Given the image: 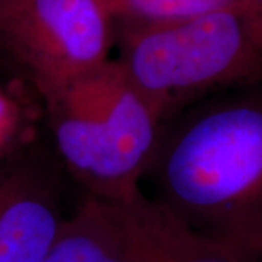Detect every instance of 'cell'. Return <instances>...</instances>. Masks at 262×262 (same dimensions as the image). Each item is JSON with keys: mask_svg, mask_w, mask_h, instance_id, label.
Returning a JSON list of instances; mask_svg holds the SVG:
<instances>
[{"mask_svg": "<svg viewBox=\"0 0 262 262\" xmlns=\"http://www.w3.org/2000/svg\"><path fill=\"white\" fill-rule=\"evenodd\" d=\"M245 255H248L249 258L251 256H256V255H262V237L256 239L255 242L249 245L246 249H245Z\"/></svg>", "mask_w": 262, "mask_h": 262, "instance_id": "30bf717a", "label": "cell"}, {"mask_svg": "<svg viewBox=\"0 0 262 262\" xmlns=\"http://www.w3.org/2000/svg\"><path fill=\"white\" fill-rule=\"evenodd\" d=\"M113 24L147 27L178 22L230 8L245 0H98Z\"/></svg>", "mask_w": 262, "mask_h": 262, "instance_id": "ba28073f", "label": "cell"}, {"mask_svg": "<svg viewBox=\"0 0 262 262\" xmlns=\"http://www.w3.org/2000/svg\"><path fill=\"white\" fill-rule=\"evenodd\" d=\"M42 262H137L114 201L86 195L66 217Z\"/></svg>", "mask_w": 262, "mask_h": 262, "instance_id": "52a82bcc", "label": "cell"}, {"mask_svg": "<svg viewBox=\"0 0 262 262\" xmlns=\"http://www.w3.org/2000/svg\"><path fill=\"white\" fill-rule=\"evenodd\" d=\"M22 127V114L15 101L0 91V156L15 149Z\"/></svg>", "mask_w": 262, "mask_h": 262, "instance_id": "9c48e42d", "label": "cell"}, {"mask_svg": "<svg viewBox=\"0 0 262 262\" xmlns=\"http://www.w3.org/2000/svg\"><path fill=\"white\" fill-rule=\"evenodd\" d=\"M249 3H252L255 8H261L262 6V0H248Z\"/></svg>", "mask_w": 262, "mask_h": 262, "instance_id": "8fae6325", "label": "cell"}, {"mask_svg": "<svg viewBox=\"0 0 262 262\" xmlns=\"http://www.w3.org/2000/svg\"><path fill=\"white\" fill-rule=\"evenodd\" d=\"M113 35L98 0H0V42L46 105L110 60Z\"/></svg>", "mask_w": 262, "mask_h": 262, "instance_id": "277c9868", "label": "cell"}, {"mask_svg": "<svg viewBox=\"0 0 262 262\" xmlns=\"http://www.w3.org/2000/svg\"><path fill=\"white\" fill-rule=\"evenodd\" d=\"M114 203L137 262H249L248 255L181 223L140 189Z\"/></svg>", "mask_w": 262, "mask_h": 262, "instance_id": "8992f818", "label": "cell"}, {"mask_svg": "<svg viewBox=\"0 0 262 262\" xmlns=\"http://www.w3.org/2000/svg\"><path fill=\"white\" fill-rule=\"evenodd\" d=\"M120 31L118 63L162 122L207 96L262 80V18L248 0Z\"/></svg>", "mask_w": 262, "mask_h": 262, "instance_id": "7a4b0ae2", "label": "cell"}, {"mask_svg": "<svg viewBox=\"0 0 262 262\" xmlns=\"http://www.w3.org/2000/svg\"><path fill=\"white\" fill-rule=\"evenodd\" d=\"M46 106L53 150L88 195L117 201L140 189L162 120L118 60L80 76Z\"/></svg>", "mask_w": 262, "mask_h": 262, "instance_id": "3957f363", "label": "cell"}, {"mask_svg": "<svg viewBox=\"0 0 262 262\" xmlns=\"http://www.w3.org/2000/svg\"><path fill=\"white\" fill-rule=\"evenodd\" d=\"M64 170L54 150L25 147L0 165V262H42L63 214Z\"/></svg>", "mask_w": 262, "mask_h": 262, "instance_id": "5b68a950", "label": "cell"}, {"mask_svg": "<svg viewBox=\"0 0 262 262\" xmlns=\"http://www.w3.org/2000/svg\"><path fill=\"white\" fill-rule=\"evenodd\" d=\"M143 177L165 211L244 253L262 237V80L207 96L162 122Z\"/></svg>", "mask_w": 262, "mask_h": 262, "instance_id": "6da1fadb", "label": "cell"}]
</instances>
